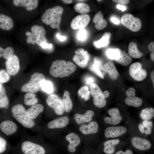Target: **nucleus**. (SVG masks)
Returning a JSON list of instances; mask_svg holds the SVG:
<instances>
[{"label": "nucleus", "instance_id": "obj_1", "mask_svg": "<svg viewBox=\"0 0 154 154\" xmlns=\"http://www.w3.org/2000/svg\"><path fill=\"white\" fill-rule=\"evenodd\" d=\"M76 69V66L72 62L64 60H58L52 62L50 73L52 76L63 78L69 76Z\"/></svg>", "mask_w": 154, "mask_h": 154}, {"label": "nucleus", "instance_id": "obj_2", "mask_svg": "<svg viewBox=\"0 0 154 154\" xmlns=\"http://www.w3.org/2000/svg\"><path fill=\"white\" fill-rule=\"evenodd\" d=\"M63 10V8L60 6H56L52 8H49L42 15L41 21L46 25H50L52 28L56 29L60 31Z\"/></svg>", "mask_w": 154, "mask_h": 154}, {"label": "nucleus", "instance_id": "obj_3", "mask_svg": "<svg viewBox=\"0 0 154 154\" xmlns=\"http://www.w3.org/2000/svg\"><path fill=\"white\" fill-rule=\"evenodd\" d=\"M11 112L15 119L24 127L31 128L35 125V122L29 117L22 105L17 104L14 106L12 108Z\"/></svg>", "mask_w": 154, "mask_h": 154}, {"label": "nucleus", "instance_id": "obj_4", "mask_svg": "<svg viewBox=\"0 0 154 154\" xmlns=\"http://www.w3.org/2000/svg\"><path fill=\"white\" fill-rule=\"evenodd\" d=\"M45 80V77L42 74L35 72L31 75L30 80L22 86L21 90L24 92L36 93L40 88L41 82Z\"/></svg>", "mask_w": 154, "mask_h": 154}, {"label": "nucleus", "instance_id": "obj_5", "mask_svg": "<svg viewBox=\"0 0 154 154\" xmlns=\"http://www.w3.org/2000/svg\"><path fill=\"white\" fill-rule=\"evenodd\" d=\"M121 24L127 28L134 32L139 31L141 27L140 19L130 13L123 14L121 18Z\"/></svg>", "mask_w": 154, "mask_h": 154}, {"label": "nucleus", "instance_id": "obj_6", "mask_svg": "<svg viewBox=\"0 0 154 154\" xmlns=\"http://www.w3.org/2000/svg\"><path fill=\"white\" fill-rule=\"evenodd\" d=\"M46 101L48 105L52 108L58 115H62L65 111L62 100L56 94L50 95L47 98Z\"/></svg>", "mask_w": 154, "mask_h": 154}, {"label": "nucleus", "instance_id": "obj_7", "mask_svg": "<svg viewBox=\"0 0 154 154\" xmlns=\"http://www.w3.org/2000/svg\"><path fill=\"white\" fill-rule=\"evenodd\" d=\"M90 92L93 98V103L97 107H104L106 104V99L103 95V92L99 87L96 84L93 83L90 85Z\"/></svg>", "mask_w": 154, "mask_h": 154}, {"label": "nucleus", "instance_id": "obj_8", "mask_svg": "<svg viewBox=\"0 0 154 154\" xmlns=\"http://www.w3.org/2000/svg\"><path fill=\"white\" fill-rule=\"evenodd\" d=\"M21 149L24 154H45V151L40 145L32 142L26 141L23 143Z\"/></svg>", "mask_w": 154, "mask_h": 154}, {"label": "nucleus", "instance_id": "obj_9", "mask_svg": "<svg viewBox=\"0 0 154 154\" xmlns=\"http://www.w3.org/2000/svg\"><path fill=\"white\" fill-rule=\"evenodd\" d=\"M75 54L72 60L75 63L80 67H85L87 65L90 58L89 54L87 50L80 48L75 51Z\"/></svg>", "mask_w": 154, "mask_h": 154}, {"label": "nucleus", "instance_id": "obj_10", "mask_svg": "<svg viewBox=\"0 0 154 154\" xmlns=\"http://www.w3.org/2000/svg\"><path fill=\"white\" fill-rule=\"evenodd\" d=\"M129 73L131 77L137 81H141L146 77V71L142 68V65L139 62H136L132 64L129 68Z\"/></svg>", "mask_w": 154, "mask_h": 154}, {"label": "nucleus", "instance_id": "obj_11", "mask_svg": "<svg viewBox=\"0 0 154 154\" xmlns=\"http://www.w3.org/2000/svg\"><path fill=\"white\" fill-rule=\"evenodd\" d=\"M90 21V18L88 15H80L72 19L70 26L74 30L84 28L88 25Z\"/></svg>", "mask_w": 154, "mask_h": 154}, {"label": "nucleus", "instance_id": "obj_12", "mask_svg": "<svg viewBox=\"0 0 154 154\" xmlns=\"http://www.w3.org/2000/svg\"><path fill=\"white\" fill-rule=\"evenodd\" d=\"M5 64L7 72L9 75L14 76L19 71L20 67L19 59L15 55L7 60Z\"/></svg>", "mask_w": 154, "mask_h": 154}, {"label": "nucleus", "instance_id": "obj_13", "mask_svg": "<svg viewBox=\"0 0 154 154\" xmlns=\"http://www.w3.org/2000/svg\"><path fill=\"white\" fill-rule=\"evenodd\" d=\"M89 69L97 76L102 79H104L107 72L102 65V61L95 57L93 63L90 66Z\"/></svg>", "mask_w": 154, "mask_h": 154}, {"label": "nucleus", "instance_id": "obj_14", "mask_svg": "<svg viewBox=\"0 0 154 154\" xmlns=\"http://www.w3.org/2000/svg\"><path fill=\"white\" fill-rule=\"evenodd\" d=\"M108 113L111 117H106L104 118V121L107 124L116 125L119 123L122 119L119 110L117 108L109 109Z\"/></svg>", "mask_w": 154, "mask_h": 154}, {"label": "nucleus", "instance_id": "obj_15", "mask_svg": "<svg viewBox=\"0 0 154 154\" xmlns=\"http://www.w3.org/2000/svg\"><path fill=\"white\" fill-rule=\"evenodd\" d=\"M127 129L123 126L110 127L105 130L104 135L108 138L116 137L125 133Z\"/></svg>", "mask_w": 154, "mask_h": 154}, {"label": "nucleus", "instance_id": "obj_16", "mask_svg": "<svg viewBox=\"0 0 154 154\" xmlns=\"http://www.w3.org/2000/svg\"><path fill=\"white\" fill-rule=\"evenodd\" d=\"M131 143L135 148L142 151L149 149L151 146L150 142L148 140L136 137L132 138Z\"/></svg>", "mask_w": 154, "mask_h": 154}, {"label": "nucleus", "instance_id": "obj_17", "mask_svg": "<svg viewBox=\"0 0 154 154\" xmlns=\"http://www.w3.org/2000/svg\"><path fill=\"white\" fill-rule=\"evenodd\" d=\"M1 131L7 135L15 133L17 129L16 124L13 121L9 120L2 121L0 124Z\"/></svg>", "mask_w": 154, "mask_h": 154}, {"label": "nucleus", "instance_id": "obj_18", "mask_svg": "<svg viewBox=\"0 0 154 154\" xmlns=\"http://www.w3.org/2000/svg\"><path fill=\"white\" fill-rule=\"evenodd\" d=\"M66 139L70 143L68 146V151L71 153L75 151V147L80 144V142L78 136L74 133H71L66 136Z\"/></svg>", "mask_w": 154, "mask_h": 154}, {"label": "nucleus", "instance_id": "obj_19", "mask_svg": "<svg viewBox=\"0 0 154 154\" xmlns=\"http://www.w3.org/2000/svg\"><path fill=\"white\" fill-rule=\"evenodd\" d=\"M68 122V118L65 116L51 121L48 123L47 126L50 129L61 128L66 126Z\"/></svg>", "mask_w": 154, "mask_h": 154}, {"label": "nucleus", "instance_id": "obj_20", "mask_svg": "<svg viewBox=\"0 0 154 154\" xmlns=\"http://www.w3.org/2000/svg\"><path fill=\"white\" fill-rule=\"evenodd\" d=\"M98 125L97 122L92 121L88 125H83L79 128L80 131L85 135L96 133L98 130Z\"/></svg>", "mask_w": 154, "mask_h": 154}, {"label": "nucleus", "instance_id": "obj_21", "mask_svg": "<svg viewBox=\"0 0 154 154\" xmlns=\"http://www.w3.org/2000/svg\"><path fill=\"white\" fill-rule=\"evenodd\" d=\"M93 21L95 24V27L99 30L102 29L107 25V21L103 19V15L100 11L95 14L93 18Z\"/></svg>", "mask_w": 154, "mask_h": 154}, {"label": "nucleus", "instance_id": "obj_22", "mask_svg": "<svg viewBox=\"0 0 154 154\" xmlns=\"http://www.w3.org/2000/svg\"><path fill=\"white\" fill-rule=\"evenodd\" d=\"M13 22L9 17L0 13V28L4 30L11 29L13 27Z\"/></svg>", "mask_w": 154, "mask_h": 154}, {"label": "nucleus", "instance_id": "obj_23", "mask_svg": "<svg viewBox=\"0 0 154 154\" xmlns=\"http://www.w3.org/2000/svg\"><path fill=\"white\" fill-rule=\"evenodd\" d=\"M94 115V112L90 110L86 112L84 114H76L75 119L77 123L80 124L84 122L90 121L92 119V117Z\"/></svg>", "mask_w": 154, "mask_h": 154}, {"label": "nucleus", "instance_id": "obj_24", "mask_svg": "<svg viewBox=\"0 0 154 154\" xmlns=\"http://www.w3.org/2000/svg\"><path fill=\"white\" fill-rule=\"evenodd\" d=\"M44 107L40 104H36L32 106L27 110V113L31 119H35L40 113L43 112Z\"/></svg>", "mask_w": 154, "mask_h": 154}, {"label": "nucleus", "instance_id": "obj_25", "mask_svg": "<svg viewBox=\"0 0 154 154\" xmlns=\"http://www.w3.org/2000/svg\"><path fill=\"white\" fill-rule=\"evenodd\" d=\"M103 66L112 79L116 80L117 78L119 76V73L112 61L108 62L104 64Z\"/></svg>", "mask_w": 154, "mask_h": 154}, {"label": "nucleus", "instance_id": "obj_26", "mask_svg": "<svg viewBox=\"0 0 154 154\" xmlns=\"http://www.w3.org/2000/svg\"><path fill=\"white\" fill-rule=\"evenodd\" d=\"M111 36L110 33H105L99 40L93 42L94 46L97 48H101L105 47L109 44Z\"/></svg>", "mask_w": 154, "mask_h": 154}, {"label": "nucleus", "instance_id": "obj_27", "mask_svg": "<svg viewBox=\"0 0 154 154\" xmlns=\"http://www.w3.org/2000/svg\"><path fill=\"white\" fill-rule=\"evenodd\" d=\"M128 52L131 57L136 58H139L143 55V54L138 50L136 43L134 42L129 43L128 46Z\"/></svg>", "mask_w": 154, "mask_h": 154}, {"label": "nucleus", "instance_id": "obj_28", "mask_svg": "<svg viewBox=\"0 0 154 154\" xmlns=\"http://www.w3.org/2000/svg\"><path fill=\"white\" fill-rule=\"evenodd\" d=\"M9 103V99L6 94L5 90L0 83V108H7Z\"/></svg>", "mask_w": 154, "mask_h": 154}, {"label": "nucleus", "instance_id": "obj_29", "mask_svg": "<svg viewBox=\"0 0 154 154\" xmlns=\"http://www.w3.org/2000/svg\"><path fill=\"white\" fill-rule=\"evenodd\" d=\"M122 50L118 48H109L106 51L107 57L111 60H117L120 56Z\"/></svg>", "mask_w": 154, "mask_h": 154}, {"label": "nucleus", "instance_id": "obj_30", "mask_svg": "<svg viewBox=\"0 0 154 154\" xmlns=\"http://www.w3.org/2000/svg\"><path fill=\"white\" fill-rule=\"evenodd\" d=\"M62 100L65 111L67 112H70L72 108L73 104L70 97V93L68 91H64Z\"/></svg>", "mask_w": 154, "mask_h": 154}, {"label": "nucleus", "instance_id": "obj_31", "mask_svg": "<svg viewBox=\"0 0 154 154\" xmlns=\"http://www.w3.org/2000/svg\"><path fill=\"white\" fill-rule=\"evenodd\" d=\"M125 102L128 106L138 107L141 106L143 101L141 98L134 96L127 97Z\"/></svg>", "mask_w": 154, "mask_h": 154}, {"label": "nucleus", "instance_id": "obj_32", "mask_svg": "<svg viewBox=\"0 0 154 154\" xmlns=\"http://www.w3.org/2000/svg\"><path fill=\"white\" fill-rule=\"evenodd\" d=\"M38 102V100L34 93L27 92L25 95L24 102L26 105L32 106L36 104Z\"/></svg>", "mask_w": 154, "mask_h": 154}, {"label": "nucleus", "instance_id": "obj_33", "mask_svg": "<svg viewBox=\"0 0 154 154\" xmlns=\"http://www.w3.org/2000/svg\"><path fill=\"white\" fill-rule=\"evenodd\" d=\"M74 9L77 12L82 14H85L90 11V7L87 3H79L76 4L74 6Z\"/></svg>", "mask_w": 154, "mask_h": 154}, {"label": "nucleus", "instance_id": "obj_34", "mask_svg": "<svg viewBox=\"0 0 154 154\" xmlns=\"http://www.w3.org/2000/svg\"><path fill=\"white\" fill-rule=\"evenodd\" d=\"M116 61L123 65L127 66L131 62L132 59L125 51L123 50L121 51L119 58Z\"/></svg>", "mask_w": 154, "mask_h": 154}, {"label": "nucleus", "instance_id": "obj_35", "mask_svg": "<svg viewBox=\"0 0 154 154\" xmlns=\"http://www.w3.org/2000/svg\"><path fill=\"white\" fill-rule=\"evenodd\" d=\"M40 88L44 92L51 94L54 91V86L52 82L48 80H44L40 84Z\"/></svg>", "mask_w": 154, "mask_h": 154}, {"label": "nucleus", "instance_id": "obj_36", "mask_svg": "<svg viewBox=\"0 0 154 154\" xmlns=\"http://www.w3.org/2000/svg\"><path fill=\"white\" fill-rule=\"evenodd\" d=\"M32 33L37 38L41 36H45L46 32L45 29L41 25H35L31 28Z\"/></svg>", "mask_w": 154, "mask_h": 154}, {"label": "nucleus", "instance_id": "obj_37", "mask_svg": "<svg viewBox=\"0 0 154 154\" xmlns=\"http://www.w3.org/2000/svg\"><path fill=\"white\" fill-rule=\"evenodd\" d=\"M14 52L13 48L11 47H8L4 49L0 46V58L3 56L6 60L11 57Z\"/></svg>", "mask_w": 154, "mask_h": 154}, {"label": "nucleus", "instance_id": "obj_38", "mask_svg": "<svg viewBox=\"0 0 154 154\" xmlns=\"http://www.w3.org/2000/svg\"><path fill=\"white\" fill-rule=\"evenodd\" d=\"M141 118L145 120H149L154 116V110L152 108H146L143 109L140 113Z\"/></svg>", "mask_w": 154, "mask_h": 154}, {"label": "nucleus", "instance_id": "obj_39", "mask_svg": "<svg viewBox=\"0 0 154 154\" xmlns=\"http://www.w3.org/2000/svg\"><path fill=\"white\" fill-rule=\"evenodd\" d=\"M78 94L81 98L84 99L85 100L87 101L90 98V92L87 86H84L78 90Z\"/></svg>", "mask_w": 154, "mask_h": 154}, {"label": "nucleus", "instance_id": "obj_40", "mask_svg": "<svg viewBox=\"0 0 154 154\" xmlns=\"http://www.w3.org/2000/svg\"><path fill=\"white\" fill-rule=\"evenodd\" d=\"M88 33L86 30L84 28L80 29L77 35L78 40L80 41L86 40L88 37Z\"/></svg>", "mask_w": 154, "mask_h": 154}, {"label": "nucleus", "instance_id": "obj_41", "mask_svg": "<svg viewBox=\"0 0 154 154\" xmlns=\"http://www.w3.org/2000/svg\"><path fill=\"white\" fill-rule=\"evenodd\" d=\"M32 0H14L13 3L17 6L27 7L31 4Z\"/></svg>", "mask_w": 154, "mask_h": 154}, {"label": "nucleus", "instance_id": "obj_42", "mask_svg": "<svg viewBox=\"0 0 154 154\" xmlns=\"http://www.w3.org/2000/svg\"><path fill=\"white\" fill-rule=\"evenodd\" d=\"M10 79L9 75L4 70H0V83H4L8 82Z\"/></svg>", "mask_w": 154, "mask_h": 154}, {"label": "nucleus", "instance_id": "obj_43", "mask_svg": "<svg viewBox=\"0 0 154 154\" xmlns=\"http://www.w3.org/2000/svg\"><path fill=\"white\" fill-rule=\"evenodd\" d=\"M25 35L27 37L26 38V42L28 44L31 43L34 45L36 42L37 37L31 33L29 31L26 32Z\"/></svg>", "mask_w": 154, "mask_h": 154}, {"label": "nucleus", "instance_id": "obj_44", "mask_svg": "<svg viewBox=\"0 0 154 154\" xmlns=\"http://www.w3.org/2000/svg\"><path fill=\"white\" fill-rule=\"evenodd\" d=\"M104 151L106 154H112L115 151V146L110 145L104 146Z\"/></svg>", "mask_w": 154, "mask_h": 154}, {"label": "nucleus", "instance_id": "obj_45", "mask_svg": "<svg viewBox=\"0 0 154 154\" xmlns=\"http://www.w3.org/2000/svg\"><path fill=\"white\" fill-rule=\"evenodd\" d=\"M7 142L2 137L0 136V153H2L6 150Z\"/></svg>", "mask_w": 154, "mask_h": 154}, {"label": "nucleus", "instance_id": "obj_46", "mask_svg": "<svg viewBox=\"0 0 154 154\" xmlns=\"http://www.w3.org/2000/svg\"><path fill=\"white\" fill-rule=\"evenodd\" d=\"M38 3V0H32V2L30 5L27 7L25 8L26 10L29 11L35 9L37 7Z\"/></svg>", "mask_w": 154, "mask_h": 154}, {"label": "nucleus", "instance_id": "obj_47", "mask_svg": "<svg viewBox=\"0 0 154 154\" xmlns=\"http://www.w3.org/2000/svg\"><path fill=\"white\" fill-rule=\"evenodd\" d=\"M119 142V140L118 139L111 140L105 142L104 143V145H110L115 146Z\"/></svg>", "mask_w": 154, "mask_h": 154}, {"label": "nucleus", "instance_id": "obj_48", "mask_svg": "<svg viewBox=\"0 0 154 154\" xmlns=\"http://www.w3.org/2000/svg\"><path fill=\"white\" fill-rule=\"evenodd\" d=\"M125 94L127 97L135 96V90L134 88H130L126 91Z\"/></svg>", "mask_w": 154, "mask_h": 154}, {"label": "nucleus", "instance_id": "obj_49", "mask_svg": "<svg viewBox=\"0 0 154 154\" xmlns=\"http://www.w3.org/2000/svg\"><path fill=\"white\" fill-rule=\"evenodd\" d=\"M143 125L144 127L147 128L152 127L153 126V124L152 122L146 120L144 121L143 122Z\"/></svg>", "mask_w": 154, "mask_h": 154}, {"label": "nucleus", "instance_id": "obj_50", "mask_svg": "<svg viewBox=\"0 0 154 154\" xmlns=\"http://www.w3.org/2000/svg\"><path fill=\"white\" fill-rule=\"evenodd\" d=\"M115 154H133V152L130 150H127L125 152L121 150L117 151Z\"/></svg>", "mask_w": 154, "mask_h": 154}, {"label": "nucleus", "instance_id": "obj_51", "mask_svg": "<svg viewBox=\"0 0 154 154\" xmlns=\"http://www.w3.org/2000/svg\"><path fill=\"white\" fill-rule=\"evenodd\" d=\"M94 79L91 76L88 77L86 79L85 82L87 84H91L94 82Z\"/></svg>", "mask_w": 154, "mask_h": 154}, {"label": "nucleus", "instance_id": "obj_52", "mask_svg": "<svg viewBox=\"0 0 154 154\" xmlns=\"http://www.w3.org/2000/svg\"><path fill=\"white\" fill-rule=\"evenodd\" d=\"M44 49L51 48L52 46V45L51 44H48L47 43H45L42 44L40 46Z\"/></svg>", "mask_w": 154, "mask_h": 154}, {"label": "nucleus", "instance_id": "obj_53", "mask_svg": "<svg viewBox=\"0 0 154 154\" xmlns=\"http://www.w3.org/2000/svg\"><path fill=\"white\" fill-rule=\"evenodd\" d=\"M112 1L115 3L125 4H128L129 1L128 0H113Z\"/></svg>", "mask_w": 154, "mask_h": 154}, {"label": "nucleus", "instance_id": "obj_54", "mask_svg": "<svg viewBox=\"0 0 154 154\" xmlns=\"http://www.w3.org/2000/svg\"><path fill=\"white\" fill-rule=\"evenodd\" d=\"M111 20L116 25H118L120 23L119 20L115 17H112L111 19Z\"/></svg>", "mask_w": 154, "mask_h": 154}, {"label": "nucleus", "instance_id": "obj_55", "mask_svg": "<svg viewBox=\"0 0 154 154\" xmlns=\"http://www.w3.org/2000/svg\"><path fill=\"white\" fill-rule=\"evenodd\" d=\"M149 50L152 52H154V42H150L148 46Z\"/></svg>", "mask_w": 154, "mask_h": 154}, {"label": "nucleus", "instance_id": "obj_56", "mask_svg": "<svg viewBox=\"0 0 154 154\" xmlns=\"http://www.w3.org/2000/svg\"><path fill=\"white\" fill-rule=\"evenodd\" d=\"M56 37L58 40L61 41H64L66 39V37L64 36H62L58 33L57 34Z\"/></svg>", "mask_w": 154, "mask_h": 154}, {"label": "nucleus", "instance_id": "obj_57", "mask_svg": "<svg viewBox=\"0 0 154 154\" xmlns=\"http://www.w3.org/2000/svg\"><path fill=\"white\" fill-rule=\"evenodd\" d=\"M116 7L117 9L121 10L122 12L125 11L126 9V8L125 6L119 4L117 5L116 6Z\"/></svg>", "mask_w": 154, "mask_h": 154}, {"label": "nucleus", "instance_id": "obj_58", "mask_svg": "<svg viewBox=\"0 0 154 154\" xmlns=\"http://www.w3.org/2000/svg\"><path fill=\"white\" fill-rule=\"evenodd\" d=\"M139 128L140 131L142 133L145 131L144 127L143 124H140L139 125Z\"/></svg>", "mask_w": 154, "mask_h": 154}, {"label": "nucleus", "instance_id": "obj_59", "mask_svg": "<svg viewBox=\"0 0 154 154\" xmlns=\"http://www.w3.org/2000/svg\"><path fill=\"white\" fill-rule=\"evenodd\" d=\"M110 95L109 92L107 90L104 91L103 92V95L104 97L106 99L108 98Z\"/></svg>", "mask_w": 154, "mask_h": 154}, {"label": "nucleus", "instance_id": "obj_60", "mask_svg": "<svg viewBox=\"0 0 154 154\" xmlns=\"http://www.w3.org/2000/svg\"><path fill=\"white\" fill-rule=\"evenodd\" d=\"M151 128L149 127L147 128L145 130V133L147 134H150L151 133Z\"/></svg>", "mask_w": 154, "mask_h": 154}, {"label": "nucleus", "instance_id": "obj_61", "mask_svg": "<svg viewBox=\"0 0 154 154\" xmlns=\"http://www.w3.org/2000/svg\"><path fill=\"white\" fill-rule=\"evenodd\" d=\"M151 80L152 81L153 86H154V71H153L151 73Z\"/></svg>", "mask_w": 154, "mask_h": 154}, {"label": "nucleus", "instance_id": "obj_62", "mask_svg": "<svg viewBox=\"0 0 154 154\" xmlns=\"http://www.w3.org/2000/svg\"><path fill=\"white\" fill-rule=\"evenodd\" d=\"M62 1H63L64 3L66 4H70L73 2L72 0H63Z\"/></svg>", "mask_w": 154, "mask_h": 154}, {"label": "nucleus", "instance_id": "obj_63", "mask_svg": "<svg viewBox=\"0 0 154 154\" xmlns=\"http://www.w3.org/2000/svg\"><path fill=\"white\" fill-rule=\"evenodd\" d=\"M154 52H152L151 55V58L153 61H154Z\"/></svg>", "mask_w": 154, "mask_h": 154}, {"label": "nucleus", "instance_id": "obj_64", "mask_svg": "<svg viewBox=\"0 0 154 154\" xmlns=\"http://www.w3.org/2000/svg\"><path fill=\"white\" fill-rule=\"evenodd\" d=\"M102 0H97V1H101Z\"/></svg>", "mask_w": 154, "mask_h": 154}]
</instances>
